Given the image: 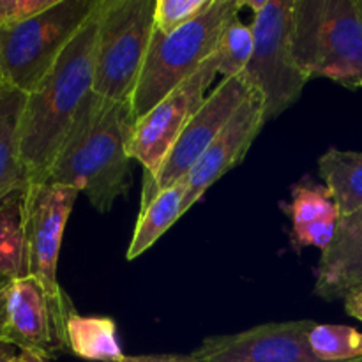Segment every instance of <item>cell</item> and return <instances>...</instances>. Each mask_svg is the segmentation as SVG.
Here are the masks:
<instances>
[{
  "label": "cell",
  "instance_id": "cell-1",
  "mask_svg": "<svg viewBox=\"0 0 362 362\" xmlns=\"http://www.w3.org/2000/svg\"><path fill=\"white\" fill-rule=\"evenodd\" d=\"M129 103L88 94L42 182L83 193L98 212H108L131 187Z\"/></svg>",
  "mask_w": 362,
  "mask_h": 362
},
{
  "label": "cell",
  "instance_id": "cell-2",
  "mask_svg": "<svg viewBox=\"0 0 362 362\" xmlns=\"http://www.w3.org/2000/svg\"><path fill=\"white\" fill-rule=\"evenodd\" d=\"M99 7L60 53L48 74L27 94L20 126V156L28 184L46 179L92 92Z\"/></svg>",
  "mask_w": 362,
  "mask_h": 362
},
{
  "label": "cell",
  "instance_id": "cell-3",
  "mask_svg": "<svg viewBox=\"0 0 362 362\" xmlns=\"http://www.w3.org/2000/svg\"><path fill=\"white\" fill-rule=\"evenodd\" d=\"M292 45L308 80L362 88V9L357 0H296Z\"/></svg>",
  "mask_w": 362,
  "mask_h": 362
},
{
  "label": "cell",
  "instance_id": "cell-4",
  "mask_svg": "<svg viewBox=\"0 0 362 362\" xmlns=\"http://www.w3.org/2000/svg\"><path fill=\"white\" fill-rule=\"evenodd\" d=\"M240 11V0H214L202 16L186 27L172 34L154 30L136 87L131 95V122L151 112L214 55L223 28L230 18Z\"/></svg>",
  "mask_w": 362,
  "mask_h": 362
},
{
  "label": "cell",
  "instance_id": "cell-5",
  "mask_svg": "<svg viewBox=\"0 0 362 362\" xmlns=\"http://www.w3.org/2000/svg\"><path fill=\"white\" fill-rule=\"evenodd\" d=\"M253 13L255 49L243 76L264 101L272 120L299 101L310 80L299 67L292 45L296 0H240Z\"/></svg>",
  "mask_w": 362,
  "mask_h": 362
},
{
  "label": "cell",
  "instance_id": "cell-6",
  "mask_svg": "<svg viewBox=\"0 0 362 362\" xmlns=\"http://www.w3.org/2000/svg\"><path fill=\"white\" fill-rule=\"evenodd\" d=\"M156 0H101L94 48L99 98L129 103L154 34Z\"/></svg>",
  "mask_w": 362,
  "mask_h": 362
},
{
  "label": "cell",
  "instance_id": "cell-7",
  "mask_svg": "<svg viewBox=\"0 0 362 362\" xmlns=\"http://www.w3.org/2000/svg\"><path fill=\"white\" fill-rule=\"evenodd\" d=\"M101 0H57L11 30H0V67L7 85L30 94L76 37Z\"/></svg>",
  "mask_w": 362,
  "mask_h": 362
},
{
  "label": "cell",
  "instance_id": "cell-8",
  "mask_svg": "<svg viewBox=\"0 0 362 362\" xmlns=\"http://www.w3.org/2000/svg\"><path fill=\"white\" fill-rule=\"evenodd\" d=\"M218 76L214 55L175 90L170 92L151 112L134 120L127 138V152L144 168V186L147 191L154 184L166 156L180 133L207 98V90Z\"/></svg>",
  "mask_w": 362,
  "mask_h": 362
},
{
  "label": "cell",
  "instance_id": "cell-9",
  "mask_svg": "<svg viewBox=\"0 0 362 362\" xmlns=\"http://www.w3.org/2000/svg\"><path fill=\"white\" fill-rule=\"evenodd\" d=\"M253 88L247 85L243 74L232 78H223L207 94L200 108L194 112L189 122L180 133L179 140L166 156L154 184L147 191H141L140 211L147 207L161 191L184 182L198 159L204 156L209 145L216 140L223 127L228 124L233 113L240 108Z\"/></svg>",
  "mask_w": 362,
  "mask_h": 362
},
{
  "label": "cell",
  "instance_id": "cell-10",
  "mask_svg": "<svg viewBox=\"0 0 362 362\" xmlns=\"http://www.w3.org/2000/svg\"><path fill=\"white\" fill-rule=\"evenodd\" d=\"M78 191L49 182L25 187V240L28 276L59 300L66 290L59 285L57 269L64 230L78 198Z\"/></svg>",
  "mask_w": 362,
  "mask_h": 362
},
{
  "label": "cell",
  "instance_id": "cell-11",
  "mask_svg": "<svg viewBox=\"0 0 362 362\" xmlns=\"http://www.w3.org/2000/svg\"><path fill=\"white\" fill-rule=\"evenodd\" d=\"M76 310L71 297L55 300L32 276L14 279L7 297L6 341L20 352L53 361L67 352L66 324Z\"/></svg>",
  "mask_w": 362,
  "mask_h": 362
},
{
  "label": "cell",
  "instance_id": "cell-12",
  "mask_svg": "<svg viewBox=\"0 0 362 362\" xmlns=\"http://www.w3.org/2000/svg\"><path fill=\"white\" fill-rule=\"evenodd\" d=\"M315 324L311 320L276 322L235 334L211 336L191 356L202 362H325L310 346V331Z\"/></svg>",
  "mask_w": 362,
  "mask_h": 362
},
{
  "label": "cell",
  "instance_id": "cell-13",
  "mask_svg": "<svg viewBox=\"0 0 362 362\" xmlns=\"http://www.w3.org/2000/svg\"><path fill=\"white\" fill-rule=\"evenodd\" d=\"M265 122L267 119H265L264 101L260 94L253 90L187 173L184 180L186 194H184L182 214H186L193 205L202 200L205 191L212 184L218 182L225 173L243 163Z\"/></svg>",
  "mask_w": 362,
  "mask_h": 362
},
{
  "label": "cell",
  "instance_id": "cell-14",
  "mask_svg": "<svg viewBox=\"0 0 362 362\" xmlns=\"http://www.w3.org/2000/svg\"><path fill=\"white\" fill-rule=\"evenodd\" d=\"M362 285V209L341 216L331 246L315 269V296L324 300L345 299Z\"/></svg>",
  "mask_w": 362,
  "mask_h": 362
},
{
  "label": "cell",
  "instance_id": "cell-15",
  "mask_svg": "<svg viewBox=\"0 0 362 362\" xmlns=\"http://www.w3.org/2000/svg\"><path fill=\"white\" fill-rule=\"evenodd\" d=\"M27 94L11 85L0 90V204L28 184L20 156V126Z\"/></svg>",
  "mask_w": 362,
  "mask_h": 362
},
{
  "label": "cell",
  "instance_id": "cell-16",
  "mask_svg": "<svg viewBox=\"0 0 362 362\" xmlns=\"http://www.w3.org/2000/svg\"><path fill=\"white\" fill-rule=\"evenodd\" d=\"M67 352L85 361L120 362L122 352L117 338V324L110 317H83L76 310L66 324Z\"/></svg>",
  "mask_w": 362,
  "mask_h": 362
},
{
  "label": "cell",
  "instance_id": "cell-17",
  "mask_svg": "<svg viewBox=\"0 0 362 362\" xmlns=\"http://www.w3.org/2000/svg\"><path fill=\"white\" fill-rule=\"evenodd\" d=\"M318 173L341 216L362 209V152L327 148L318 158Z\"/></svg>",
  "mask_w": 362,
  "mask_h": 362
},
{
  "label": "cell",
  "instance_id": "cell-18",
  "mask_svg": "<svg viewBox=\"0 0 362 362\" xmlns=\"http://www.w3.org/2000/svg\"><path fill=\"white\" fill-rule=\"evenodd\" d=\"M184 194H186V184L179 182L161 191L147 207L141 209L134 226L133 239L127 247V260L131 262L141 257L182 218Z\"/></svg>",
  "mask_w": 362,
  "mask_h": 362
},
{
  "label": "cell",
  "instance_id": "cell-19",
  "mask_svg": "<svg viewBox=\"0 0 362 362\" xmlns=\"http://www.w3.org/2000/svg\"><path fill=\"white\" fill-rule=\"evenodd\" d=\"M0 276L13 281L28 276L25 189L14 191L0 204Z\"/></svg>",
  "mask_w": 362,
  "mask_h": 362
},
{
  "label": "cell",
  "instance_id": "cell-20",
  "mask_svg": "<svg viewBox=\"0 0 362 362\" xmlns=\"http://www.w3.org/2000/svg\"><path fill=\"white\" fill-rule=\"evenodd\" d=\"M255 49V32L251 23L240 18V13L233 14L219 37L214 60L218 64V74L223 78L239 76L250 64Z\"/></svg>",
  "mask_w": 362,
  "mask_h": 362
},
{
  "label": "cell",
  "instance_id": "cell-21",
  "mask_svg": "<svg viewBox=\"0 0 362 362\" xmlns=\"http://www.w3.org/2000/svg\"><path fill=\"white\" fill-rule=\"evenodd\" d=\"M281 209L292 221V230L303 228L320 219L339 218V211L327 187L306 179L292 187L290 202L281 204Z\"/></svg>",
  "mask_w": 362,
  "mask_h": 362
},
{
  "label": "cell",
  "instance_id": "cell-22",
  "mask_svg": "<svg viewBox=\"0 0 362 362\" xmlns=\"http://www.w3.org/2000/svg\"><path fill=\"white\" fill-rule=\"evenodd\" d=\"M310 346L325 362H354L362 359V332L349 325L315 324Z\"/></svg>",
  "mask_w": 362,
  "mask_h": 362
},
{
  "label": "cell",
  "instance_id": "cell-23",
  "mask_svg": "<svg viewBox=\"0 0 362 362\" xmlns=\"http://www.w3.org/2000/svg\"><path fill=\"white\" fill-rule=\"evenodd\" d=\"M214 0H156L154 30L172 34L205 13Z\"/></svg>",
  "mask_w": 362,
  "mask_h": 362
},
{
  "label": "cell",
  "instance_id": "cell-24",
  "mask_svg": "<svg viewBox=\"0 0 362 362\" xmlns=\"http://www.w3.org/2000/svg\"><path fill=\"white\" fill-rule=\"evenodd\" d=\"M339 218H329L315 221L311 225L303 226V228L292 230V246L296 251H303L304 247H318L324 253L331 243L334 240L336 226H338Z\"/></svg>",
  "mask_w": 362,
  "mask_h": 362
},
{
  "label": "cell",
  "instance_id": "cell-25",
  "mask_svg": "<svg viewBox=\"0 0 362 362\" xmlns=\"http://www.w3.org/2000/svg\"><path fill=\"white\" fill-rule=\"evenodd\" d=\"M57 0H0V30H11L55 4Z\"/></svg>",
  "mask_w": 362,
  "mask_h": 362
},
{
  "label": "cell",
  "instance_id": "cell-26",
  "mask_svg": "<svg viewBox=\"0 0 362 362\" xmlns=\"http://www.w3.org/2000/svg\"><path fill=\"white\" fill-rule=\"evenodd\" d=\"M13 279L0 276V341H6V322H7V297H9Z\"/></svg>",
  "mask_w": 362,
  "mask_h": 362
},
{
  "label": "cell",
  "instance_id": "cell-27",
  "mask_svg": "<svg viewBox=\"0 0 362 362\" xmlns=\"http://www.w3.org/2000/svg\"><path fill=\"white\" fill-rule=\"evenodd\" d=\"M343 300H345L346 313L362 322V285L350 290Z\"/></svg>",
  "mask_w": 362,
  "mask_h": 362
},
{
  "label": "cell",
  "instance_id": "cell-28",
  "mask_svg": "<svg viewBox=\"0 0 362 362\" xmlns=\"http://www.w3.org/2000/svg\"><path fill=\"white\" fill-rule=\"evenodd\" d=\"M120 362H202L193 356H126Z\"/></svg>",
  "mask_w": 362,
  "mask_h": 362
},
{
  "label": "cell",
  "instance_id": "cell-29",
  "mask_svg": "<svg viewBox=\"0 0 362 362\" xmlns=\"http://www.w3.org/2000/svg\"><path fill=\"white\" fill-rule=\"evenodd\" d=\"M18 352H20V350L14 345H11V343L0 341V362H9L11 359L16 357Z\"/></svg>",
  "mask_w": 362,
  "mask_h": 362
},
{
  "label": "cell",
  "instance_id": "cell-30",
  "mask_svg": "<svg viewBox=\"0 0 362 362\" xmlns=\"http://www.w3.org/2000/svg\"><path fill=\"white\" fill-rule=\"evenodd\" d=\"M9 362H49L42 357L34 356V354H27V352H18L14 359H11Z\"/></svg>",
  "mask_w": 362,
  "mask_h": 362
},
{
  "label": "cell",
  "instance_id": "cell-31",
  "mask_svg": "<svg viewBox=\"0 0 362 362\" xmlns=\"http://www.w3.org/2000/svg\"><path fill=\"white\" fill-rule=\"evenodd\" d=\"M4 85H6V80H4V74H2V67H0V90L4 88Z\"/></svg>",
  "mask_w": 362,
  "mask_h": 362
},
{
  "label": "cell",
  "instance_id": "cell-32",
  "mask_svg": "<svg viewBox=\"0 0 362 362\" xmlns=\"http://www.w3.org/2000/svg\"><path fill=\"white\" fill-rule=\"evenodd\" d=\"M357 2H359V6H361V9H362V0H357Z\"/></svg>",
  "mask_w": 362,
  "mask_h": 362
}]
</instances>
